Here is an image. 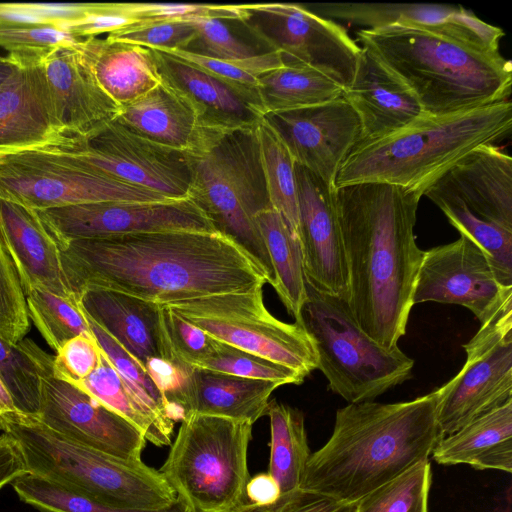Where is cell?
Listing matches in <instances>:
<instances>
[{
    "label": "cell",
    "instance_id": "6da1fadb",
    "mask_svg": "<svg viewBox=\"0 0 512 512\" xmlns=\"http://www.w3.org/2000/svg\"><path fill=\"white\" fill-rule=\"evenodd\" d=\"M59 251L77 301L84 291L101 289L167 304L267 283L255 263L218 232L168 230L80 239Z\"/></svg>",
    "mask_w": 512,
    "mask_h": 512
},
{
    "label": "cell",
    "instance_id": "7a4b0ae2",
    "mask_svg": "<svg viewBox=\"0 0 512 512\" xmlns=\"http://www.w3.org/2000/svg\"><path fill=\"white\" fill-rule=\"evenodd\" d=\"M357 325L385 348L406 334L423 250L414 227L422 195L381 182L334 189Z\"/></svg>",
    "mask_w": 512,
    "mask_h": 512
},
{
    "label": "cell",
    "instance_id": "3957f363",
    "mask_svg": "<svg viewBox=\"0 0 512 512\" xmlns=\"http://www.w3.org/2000/svg\"><path fill=\"white\" fill-rule=\"evenodd\" d=\"M440 400L438 388L410 401L339 408L331 436L310 455L301 489L354 504L428 460L444 437L438 422Z\"/></svg>",
    "mask_w": 512,
    "mask_h": 512
},
{
    "label": "cell",
    "instance_id": "277c9868",
    "mask_svg": "<svg viewBox=\"0 0 512 512\" xmlns=\"http://www.w3.org/2000/svg\"><path fill=\"white\" fill-rule=\"evenodd\" d=\"M356 38L412 91L426 114H453L510 100L512 64L500 52H481L400 24L360 29Z\"/></svg>",
    "mask_w": 512,
    "mask_h": 512
},
{
    "label": "cell",
    "instance_id": "5b68a950",
    "mask_svg": "<svg viewBox=\"0 0 512 512\" xmlns=\"http://www.w3.org/2000/svg\"><path fill=\"white\" fill-rule=\"evenodd\" d=\"M510 100L446 115L422 114L401 129L358 146L335 188L381 182L419 192L474 149L510 135Z\"/></svg>",
    "mask_w": 512,
    "mask_h": 512
},
{
    "label": "cell",
    "instance_id": "8992f818",
    "mask_svg": "<svg viewBox=\"0 0 512 512\" xmlns=\"http://www.w3.org/2000/svg\"><path fill=\"white\" fill-rule=\"evenodd\" d=\"M17 444L27 472L104 503L159 509L177 494L159 470L70 441L36 417L19 413L1 429Z\"/></svg>",
    "mask_w": 512,
    "mask_h": 512
},
{
    "label": "cell",
    "instance_id": "52a82bcc",
    "mask_svg": "<svg viewBox=\"0 0 512 512\" xmlns=\"http://www.w3.org/2000/svg\"><path fill=\"white\" fill-rule=\"evenodd\" d=\"M188 197L216 232L233 241L258 267L268 284L274 274L256 216L270 201L260 161L256 128L218 134L187 153Z\"/></svg>",
    "mask_w": 512,
    "mask_h": 512
},
{
    "label": "cell",
    "instance_id": "ba28073f",
    "mask_svg": "<svg viewBox=\"0 0 512 512\" xmlns=\"http://www.w3.org/2000/svg\"><path fill=\"white\" fill-rule=\"evenodd\" d=\"M253 423L186 414L159 469L194 512H234L249 503L247 453Z\"/></svg>",
    "mask_w": 512,
    "mask_h": 512
},
{
    "label": "cell",
    "instance_id": "9c48e42d",
    "mask_svg": "<svg viewBox=\"0 0 512 512\" xmlns=\"http://www.w3.org/2000/svg\"><path fill=\"white\" fill-rule=\"evenodd\" d=\"M301 325L312 337L329 389L349 404L373 401L411 377L414 360L385 348L355 322L347 300L307 284Z\"/></svg>",
    "mask_w": 512,
    "mask_h": 512
},
{
    "label": "cell",
    "instance_id": "30bf717a",
    "mask_svg": "<svg viewBox=\"0 0 512 512\" xmlns=\"http://www.w3.org/2000/svg\"><path fill=\"white\" fill-rule=\"evenodd\" d=\"M263 286L163 304L214 339L284 365L303 378L318 368L315 343L298 323L273 316Z\"/></svg>",
    "mask_w": 512,
    "mask_h": 512
},
{
    "label": "cell",
    "instance_id": "8fae6325",
    "mask_svg": "<svg viewBox=\"0 0 512 512\" xmlns=\"http://www.w3.org/2000/svg\"><path fill=\"white\" fill-rule=\"evenodd\" d=\"M0 198L38 211L103 201L169 200L85 169L52 147L0 158Z\"/></svg>",
    "mask_w": 512,
    "mask_h": 512
},
{
    "label": "cell",
    "instance_id": "7c38bea8",
    "mask_svg": "<svg viewBox=\"0 0 512 512\" xmlns=\"http://www.w3.org/2000/svg\"><path fill=\"white\" fill-rule=\"evenodd\" d=\"M463 347L464 365L440 387L444 436L512 400V292Z\"/></svg>",
    "mask_w": 512,
    "mask_h": 512
},
{
    "label": "cell",
    "instance_id": "4fadbf2b",
    "mask_svg": "<svg viewBox=\"0 0 512 512\" xmlns=\"http://www.w3.org/2000/svg\"><path fill=\"white\" fill-rule=\"evenodd\" d=\"M240 23L284 64L309 66L343 90L350 85L362 48L334 20L298 4L265 3L244 5Z\"/></svg>",
    "mask_w": 512,
    "mask_h": 512
},
{
    "label": "cell",
    "instance_id": "5bb4252c",
    "mask_svg": "<svg viewBox=\"0 0 512 512\" xmlns=\"http://www.w3.org/2000/svg\"><path fill=\"white\" fill-rule=\"evenodd\" d=\"M52 148L85 169L167 199L188 197L187 153L146 139L117 118L87 139Z\"/></svg>",
    "mask_w": 512,
    "mask_h": 512
},
{
    "label": "cell",
    "instance_id": "9a60e30c",
    "mask_svg": "<svg viewBox=\"0 0 512 512\" xmlns=\"http://www.w3.org/2000/svg\"><path fill=\"white\" fill-rule=\"evenodd\" d=\"M24 346L35 360L41 378V401L37 419L50 430L75 443L109 455L142 460L146 445L142 432L80 388L58 378L53 356L33 340Z\"/></svg>",
    "mask_w": 512,
    "mask_h": 512
},
{
    "label": "cell",
    "instance_id": "2e32d148",
    "mask_svg": "<svg viewBox=\"0 0 512 512\" xmlns=\"http://www.w3.org/2000/svg\"><path fill=\"white\" fill-rule=\"evenodd\" d=\"M38 212L59 246L73 240L143 232H216L207 215L189 197L144 202H92Z\"/></svg>",
    "mask_w": 512,
    "mask_h": 512
},
{
    "label": "cell",
    "instance_id": "e0dca14e",
    "mask_svg": "<svg viewBox=\"0 0 512 512\" xmlns=\"http://www.w3.org/2000/svg\"><path fill=\"white\" fill-rule=\"evenodd\" d=\"M453 226L481 222L512 230V158L498 146H480L424 192Z\"/></svg>",
    "mask_w": 512,
    "mask_h": 512
},
{
    "label": "cell",
    "instance_id": "ac0fdd59",
    "mask_svg": "<svg viewBox=\"0 0 512 512\" xmlns=\"http://www.w3.org/2000/svg\"><path fill=\"white\" fill-rule=\"evenodd\" d=\"M512 287H503L482 250L461 236L423 251L413 304L438 302L465 307L484 323Z\"/></svg>",
    "mask_w": 512,
    "mask_h": 512
},
{
    "label": "cell",
    "instance_id": "d6986e66",
    "mask_svg": "<svg viewBox=\"0 0 512 512\" xmlns=\"http://www.w3.org/2000/svg\"><path fill=\"white\" fill-rule=\"evenodd\" d=\"M264 118L279 134L297 165L335 188L336 177L361 140L358 115L343 96Z\"/></svg>",
    "mask_w": 512,
    "mask_h": 512
},
{
    "label": "cell",
    "instance_id": "ffe728a7",
    "mask_svg": "<svg viewBox=\"0 0 512 512\" xmlns=\"http://www.w3.org/2000/svg\"><path fill=\"white\" fill-rule=\"evenodd\" d=\"M298 228L306 282L316 290L349 298L345 249L334 187L296 164Z\"/></svg>",
    "mask_w": 512,
    "mask_h": 512
},
{
    "label": "cell",
    "instance_id": "44dd1931",
    "mask_svg": "<svg viewBox=\"0 0 512 512\" xmlns=\"http://www.w3.org/2000/svg\"><path fill=\"white\" fill-rule=\"evenodd\" d=\"M54 117L68 140H84L116 119L121 107L101 88L75 43L42 61Z\"/></svg>",
    "mask_w": 512,
    "mask_h": 512
},
{
    "label": "cell",
    "instance_id": "7402d4cb",
    "mask_svg": "<svg viewBox=\"0 0 512 512\" xmlns=\"http://www.w3.org/2000/svg\"><path fill=\"white\" fill-rule=\"evenodd\" d=\"M70 141L54 117L42 62L19 64L0 86V158Z\"/></svg>",
    "mask_w": 512,
    "mask_h": 512
},
{
    "label": "cell",
    "instance_id": "603a6c76",
    "mask_svg": "<svg viewBox=\"0 0 512 512\" xmlns=\"http://www.w3.org/2000/svg\"><path fill=\"white\" fill-rule=\"evenodd\" d=\"M151 50L161 79L190 102L206 131L223 134L252 130L264 116L260 97L172 55Z\"/></svg>",
    "mask_w": 512,
    "mask_h": 512
},
{
    "label": "cell",
    "instance_id": "cb8c5ba5",
    "mask_svg": "<svg viewBox=\"0 0 512 512\" xmlns=\"http://www.w3.org/2000/svg\"><path fill=\"white\" fill-rule=\"evenodd\" d=\"M0 237L24 292L38 288L76 300L62 269L59 245L37 210L0 198Z\"/></svg>",
    "mask_w": 512,
    "mask_h": 512
},
{
    "label": "cell",
    "instance_id": "d4e9b609",
    "mask_svg": "<svg viewBox=\"0 0 512 512\" xmlns=\"http://www.w3.org/2000/svg\"><path fill=\"white\" fill-rule=\"evenodd\" d=\"M361 48L354 77L342 93L361 123L358 146L387 136L424 114L412 91Z\"/></svg>",
    "mask_w": 512,
    "mask_h": 512
},
{
    "label": "cell",
    "instance_id": "484cf974",
    "mask_svg": "<svg viewBox=\"0 0 512 512\" xmlns=\"http://www.w3.org/2000/svg\"><path fill=\"white\" fill-rule=\"evenodd\" d=\"M78 303L144 368L152 358L173 361L162 333L159 304L101 289L84 291Z\"/></svg>",
    "mask_w": 512,
    "mask_h": 512
},
{
    "label": "cell",
    "instance_id": "4316f807",
    "mask_svg": "<svg viewBox=\"0 0 512 512\" xmlns=\"http://www.w3.org/2000/svg\"><path fill=\"white\" fill-rule=\"evenodd\" d=\"M281 385L202 368H190L181 388L169 399L181 420L206 414L255 423L266 415L270 396Z\"/></svg>",
    "mask_w": 512,
    "mask_h": 512
},
{
    "label": "cell",
    "instance_id": "83f0119b",
    "mask_svg": "<svg viewBox=\"0 0 512 512\" xmlns=\"http://www.w3.org/2000/svg\"><path fill=\"white\" fill-rule=\"evenodd\" d=\"M117 119L146 139L186 153L200 149L218 135L206 131L190 102L163 80L122 106Z\"/></svg>",
    "mask_w": 512,
    "mask_h": 512
},
{
    "label": "cell",
    "instance_id": "f1b7e54d",
    "mask_svg": "<svg viewBox=\"0 0 512 512\" xmlns=\"http://www.w3.org/2000/svg\"><path fill=\"white\" fill-rule=\"evenodd\" d=\"M76 47L98 84L120 107L162 82L150 48L106 37L82 39Z\"/></svg>",
    "mask_w": 512,
    "mask_h": 512
},
{
    "label": "cell",
    "instance_id": "f546056e",
    "mask_svg": "<svg viewBox=\"0 0 512 512\" xmlns=\"http://www.w3.org/2000/svg\"><path fill=\"white\" fill-rule=\"evenodd\" d=\"M442 465L512 472V400L443 437L432 451Z\"/></svg>",
    "mask_w": 512,
    "mask_h": 512
},
{
    "label": "cell",
    "instance_id": "4dcf8cb0",
    "mask_svg": "<svg viewBox=\"0 0 512 512\" xmlns=\"http://www.w3.org/2000/svg\"><path fill=\"white\" fill-rule=\"evenodd\" d=\"M271 261L275 289L287 311L301 325L307 299V282L298 236L285 218L272 207L256 216Z\"/></svg>",
    "mask_w": 512,
    "mask_h": 512
},
{
    "label": "cell",
    "instance_id": "1f68e13d",
    "mask_svg": "<svg viewBox=\"0 0 512 512\" xmlns=\"http://www.w3.org/2000/svg\"><path fill=\"white\" fill-rule=\"evenodd\" d=\"M266 415L270 419V461L268 473L279 485L281 496L301 489L311 455L302 411L270 401Z\"/></svg>",
    "mask_w": 512,
    "mask_h": 512
},
{
    "label": "cell",
    "instance_id": "d6a6232c",
    "mask_svg": "<svg viewBox=\"0 0 512 512\" xmlns=\"http://www.w3.org/2000/svg\"><path fill=\"white\" fill-rule=\"evenodd\" d=\"M258 90L264 115L311 107L342 96L343 89L321 72L299 63L264 73Z\"/></svg>",
    "mask_w": 512,
    "mask_h": 512
},
{
    "label": "cell",
    "instance_id": "836d02e7",
    "mask_svg": "<svg viewBox=\"0 0 512 512\" xmlns=\"http://www.w3.org/2000/svg\"><path fill=\"white\" fill-rule=\"evenodd\" d=\"M316 14L376 29L389 25H406L437 34L459 6L424 3H324L314 5Z\"/></svg>",
    "mask_w": 512,
    "mask_h": 512
},
{
    "label": "cell",
    "instance_id": "e575fe53",
    "mask_svg": "<svg viewBox=\"0 0 512 512\" xmlns=\"http://www.w3.org/2000/svg\"><path fill=\"white\" fill-rule=\"evenodd\" d=\"M85 317L101 350L171 444L174 425L177 421H181L177 409L158 388L143 365L86 314Z\"/></svg>",
    "mask_w": 512,
    "mask_h": 512
},
{
    "label": "cell",
    "instance_id": "d590c367",
    "mask_svg": "<svg viewBox=\"0 0 512 512\" xmlns=\"http://www.w3.org/2000/svg\"><path fill=\"white\" fill-rule=\"evenodd\" d=\"M256 135L270 205L285 218L297 235L296 162L279 134L264 116L256 126Z\"/></svg>",
    "mask_w": 512,
    "mask_h": 512
},
{
    "label": "cell",
    "instance_id": "8d00e7d4",
    "mask_svg": "<svg viewBox=\"0 0 512 512\" xmlns=\"http://www.w3.org/2000/svg\"><path fill=\"white\" fill-rule=\"evenodd\" d=\"M11 486L20 500L42 512H194L179 496L159 509L118 507L29 472L16 477Z\"/></svg>",
    "mask_w": 512,
    "mask_h": 512
},
{
    "label": "cell",
    "instance_id": "74e56055",
    "mask_svg": "<svg viewBox=\"0 0 512 512\" xmlns=\"http://www.w3.org/2000/svg\"><path fill=\"white\" fill-rule=\"evenodd\" d=\"M76 387L136 426L146 441L158 447L170 445L103 351L98 367Z\"/></svg>",
    "mask_w": 512,
    "mask_h": 512
},
{
    "label": "cell",
    "instance_id": "f35d334b",
    "mask_svg": "<svg viewBox=\"0 0 512 512\" xmlns=\"http://www.w3.org/2000/svg\"><path fill=\"white\" fill-rule=\"evenodd\" d=\"M24 293L29 318L55 353L76 336L92 335L85 314L75 299L38 288Z\"/></svg>",
    "mask_w": 512,
    "mask_h": 512
},
{
    "label": "cell",
    "instance_id": "ab89813d",
    "mask_svg": "<svg viewBox=\"0 0 512 512\" xmlns=\"http://www.w3.org/2000/svg\"><path fill=\"white\" fill-rule=\"evenodd\" d=\"M431 484L429 460L419 462L359 499L353 512H428Z\"/></svg>",
    "mask_w": 512,
    "mask_h": 512
},
{
    "label": "cell",
    "instance_id": "60d3db41",
    "mask_svg": "<svg viewBox=\"0 0 512 512\" xmlns=\"http://www.w3.org/2000/svg\"><path fill=\"white\" fill-rule=\"evenodd\" d=\"M162 52L190 63L231 86L258 97H260L259 77L266 72L284 66L282 55L278 51H264L242 59H217L190 50Z\"/></svg>",
    "mask_w": 512,
    "mask_h": 512
},
{
    "label": "cell",
    "instance_id": "b9f144b4",
    "mask_svg": "<svg viewBox=\"0 0 512 512\" xmlns=\"http://www.w3.org/2000/svg\"><path fill=\"white\" fill-rule=\"evenodd\" d=\"M0 380L16 408L37 417L41 401V378L37 364L20 341L11 344L0 338Z\"/></svg>",
    "mask_w": 512,
    "mask_h": 512
},
{
    "label": "cell",
    "instance_id": "7bdbcfd3",
    "mask_svg": "<svg viewBox=\"0 0 512 512\" xmlns=\"http://www.w3.org/2000/svg\"><path fill=\"white\" fill-rule=\"evenodd\" d=\"M198 368L235 376L286 384H301L305 378L294 370L256 354L217 340L214 353Z\"/></svg>",
    "mask_w": 512,
    "mask_h": 512
},
{
    "label": "cell",
    "instance_id": "ee69618b",
    "mask_svg": "<svg viewBox=\"0 0 512 512\" xmlns=\"http://www.w3.org/2000/svg\"><path fill=\"white\" fill-rule=\"evenodd\" d=\"M77 41L55 24L0 26V47L18 64L42 62L56 47Z\"/></svg>",
    "mask_w": 512,
    "mask_h": 512
},
{
    "label": "cell",
    "instance_id": "f6af8a7d",
    "mask_svg": "<svg viewBox=\"0 0 512 512\" xmlns=\"http://www.w3.org/2000/svg\"><path fill=\"white\" fill-rule=\"evenodd\" d=\"M29 329L26 296L0 237V338L18 344Z\"/></svg>",
    "mask_w": 512,
    "mask_h": 512
},
{
    "label": "cell",
    "instance_id": "bcb514c9",
    "mask_svg": "<svg viewBox=\"0 0 512 512\" xmlns=\"http://www.w3.org/2000/svg\"><path fill=\"white\" fill-rule=\"evenodd\" d=\"M159 306L162 333L173 361L198 368L214 353L217 340L176 315L165 305Z\"/></svg>",
    "mask_w": 512,
    "mask_h": 512
},
{
    "label": "cell",
    "instance_id": "7dc6e473",
    "mask_svg": "<svg viewBox=\"0 0 512 512\" xmlns=\"http://www.w3.org/2000/svg\"><path fill=\"white\" fill-rule=\"evenodd\" d=\"M106 38L160 51L188 50L196 39V29L187 20L150 21L108 34Z\"/></svg>",
    "mask_w": 512,
    "mask_h": 512
},
{
    "label": "cell",
    "instance_id": "c3c4849f",
    "mask_svg": "<svg viewBox=\"0 0 512 512\" xmlns=\"http://www.w3.org/2000/svg\"><path fill=\"white\" fill-rule=\"evenodd\" d=\"M187 21L196 29V39L191 47L197 44L198 49L193 52L217 59H242L260 53L238 39L224 20L196 17Z\"/></svg>",
    "mask_w": 512,
    "mask_h": 512
},
{
    "label": "cell",
    "instance_id": "681fc988",
    "mask_svg": "<svg viewBox=\"0 0 512 512\" xmlns=\"http://www.w3.org/2000/svg\"><path fill=\"white\" fill-rule=\"evenodd\" d=\"M102 350L92 335H79L67 341L53 356L54 374L76 386L99 365Z\"/></svg>",
    "mask_w": 512,
    "mask_h": 512
},
{
    "label": "cell",
    "instance_id": "f907efd6",
    "mask_svg": "<svg viewBox=\"0 0 512 512\" xmlns=\"http://www.w3.org/2000/svg\"><path fill=\"white\" fill-rule=\"evenodd\" d=\"M139 23L129 3H90L83 18L60 27L75 39L82 40L108 35Z\"/></svg>",
    "mask_w": 512,
    "mask_h": 512
},
{
    "label": "cell",
    "instance_id": "816d5d0a",
    "mask_svg": "<svg viewBox=\"0 0 512 512\" xmlns=\"http://www.w3.org/2000/svg\"><path fill=\"white\" fill-rule=\"evenodd\" d=\"M355 504L337 502L300 489L294 494L281 496L273 505L257 506L249 502L234 512H353Z\"/></svg>",
    "mask_w": 512,
    "mask_h": 512
},
{
    "label": "cell",
    "instance_id": "f5cc1de1",
    "mask_svg": "<svg viewBox=\"0 0 512 512\" xmlns=\"http://www.w3.org/2000/svg\"><path fill=\"white\" fill-rule=\"evenodd\" d=\"M191 367L162 359L152 358L145 369L168 400L181 388Z\"/></svg>",
    "mask_w": 512,
    "mask_h": 512
},
{
    "label": "cell",
    "instance_id": "db71d44e",
    "mask_svg": "<svg viewBox=\"0 0 512 512\" xmlns=\"http://www.w3.org/2000/svg\"><path fill=\"white\" fill-rule=\"evenodd\" d=\"M27 472L16 442L7 434L0 435V489Z\"/></svg>",
    "mask_w": 512,
    "mask_h": 512
},
{
    "label": "cell",
    "instance_id": "11a10c76",
    "mask_svg": "<svg viewBox=\"0 0 512 512\" xmlns=\"http://www.w3.org/2000/svg\"><path fill=\"white\" fill-rule=\"evenodd\" d=\"M248 501L257 506H270L281 497L276 480L267 472L259 473L249 479L246 485Z\"/></svg>",
    "mask_w": 512,
    "mask_h": 512
},
{
    "label": "cell",
    "instance_id": "9f6ffc18",
    "mask_svg": "<svg viewBox=\"0 0 512 512\" xmlns=\"http://www.w3.org/2000/svg\"><path fill=\"white\" fill-rule=\"evenodd\" d=\"M21 413L15 406L10 394L0 380V429L3 424Z\"/></svg>",
    "mask_w": 512,
    "mask_h": 512
},
{
    "label": "cell",
    "instance_id": "6f0895ef",
    "mask_svg": "<svg viewBox=\"0 0 512 512\" xmlns=\"http://www.w3.org/2000/svg\"><path fill=\"white\" fill-rule=\"evenodd\" d=\"M18 65L9 55H0V86L13 74Z\"/></svg>",
    "mask_w": 512,
    "mask_h": 512
}]
</instances>
